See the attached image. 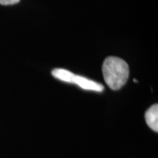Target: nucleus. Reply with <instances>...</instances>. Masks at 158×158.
Instances as JSON below:
<instances>
[{"instance_id": "1", "label": "nucleus", "mask_w": 158, "mask_h": 158, "mask_svg": "<svg viewBox=\"0 0 158 158\" xmlns=\"http://www.w3.org/2000/svg\"><path fill=\"white\" fill-rule=\"evenodd\" d=\"M102 72L108 87L117 90L126 85L129 76V68L123 59L109 56L104 61Z\"/></svg>"}, {"instance_id": "2", "label": "nucleus", "mask_w": 158, "mask_h": 158, "mask_svg": "<svg viewBox=\"0 0 158 158\" xmlns=\"http://www.w3.org/2000/svg\"><path fill=\"white\" fill-rule=\"evenodd\" d=\"M52 75L55 78L66 83H73L84 90H93L98 92H101L104 90V86L101 84L78 75H75L64 69H55L52 71Z\"/></svg>"}, {"instance_id": "3", "label": "nucleus", "mask_w": 158, "mask_h": 158, "mask_svg": "<svg viewBox=\"0 0 158 158\" xmlns=\"http://www.w3.org/2000/svg\"><path fill=\"white\" fill-rule=\"evenodd\" d=\"M145 120L147 125L155 132H158V106L153 105L145 113Z\"/></svg>"}, {"instance_id": "4", "label": "nucleus", "mask_w": 158, "mask_h": 158, "mask_svg": "<svg viewBox=\"0 0 158 158\" xmlns=\"http://www.w3.org/2000/svg\"><path fill=\"white\" fill-rule=\"evenodd\" d=\"M20 0H0V5L2 6H11L19 3Z\"/></svg>"}]
</instances>
